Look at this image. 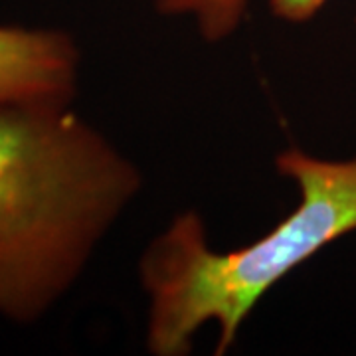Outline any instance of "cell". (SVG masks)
I'll return each instance as SVG.
<instances>
[{"mask_svg":"<svg viewBox=\"0 0 356 356\" xmlns=\"http://www.w3.org/2000/svg\"><path fill=\"white\" fill-rule=\"evenodd\" d=\"M329 0H269V8L275 18L291 24H303L315 18Z\"/></svg>","mask_w":356,"mask_h":356,"instance_id":"obj_5","label":"cell"},{"mask_svg":"<svg viewBox=\"0 0 356 356\" xmlns=\"http://www.w3.org/2000/svg\"><path fill=\"white\" fill-rule=\"evenodd\" d=\"M140 188L139 166L70 103L0 107V315L44 317Z\"/></svg>","mask_w":356,"mask_h":356,"instance_id":"obj_1","label":"cell"},{"mask_svg":"<svg viewBox=\"0 0 356 356\" xmlns=\"http://www.w3.org/2000/svg\"><path fill=\"white\" fill-rule=\"evenodd\" d=\"M163 16L191 18L206 42L232 38L243 24L248 0H154Z\"/></svg>","mask_w":356,"mask_h":356,"instance_id":"obj_4","label":"cell"},{"mask_svg":"<svg viewBox=\"0 0 356 356\" xmlns=\"http://www.w3.org/2000/svg\"><path fill=\"white\" fill-rule=\"evenodd\" d=\"M79 50L60 30L0 26V107L72 103Z\"/></svg>","mask_w":356,"mask_h":356,"instance_id":"obj_3","label":"cell"},{"mask_svg":"<svg viewBox=\"0 0 356 356\" xmlns=\"http://www.w3.org/2000/svg\"><path fill=\"white\" fill-rule=\"evenodd\" d=\"M297 204L261 238L220 252L196 210H184L139 259L147 297L145 344L154 356H184L206 325L216 327V355H226L243 323L283 277L356 232V156L321 159L299 147L275 156Z\"/></svg>","mask_w":356,"mask_h":356,"instance_id":"obj_2","label":"cell"}]
</instances>
